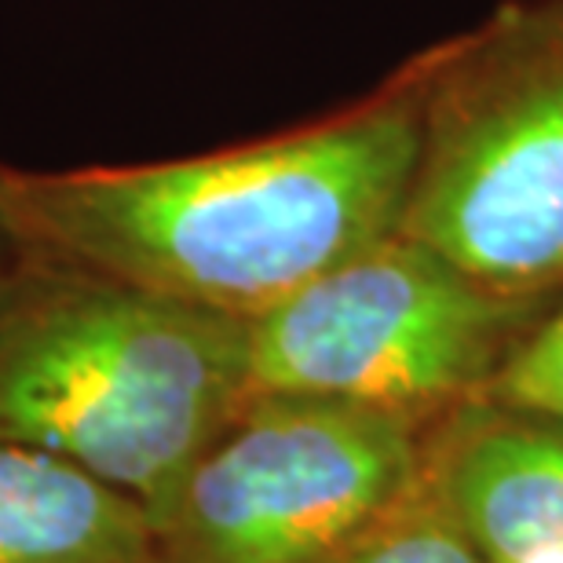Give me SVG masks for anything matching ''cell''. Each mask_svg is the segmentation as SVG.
I'll list each match as a JSON object with an SVG mask.
<instances>
[{
    "instance_id": "cell-10",
    "label": "cell",
    "mask_w": 563,
    "mask_h": 563,
    "mask_svg": "<svg viewBox=\"0 0 563 563\" xmlns=\"http://www.w3.org/2000/svg\"><path fill=\"white\" fill-rule=\"evenodd\" d=\"M0 242H8V239H4V231H0Z\"/></svg>"
},
{
    "instance_id": "cell-8",
    "label": "cell",
    "mask_w": 563,
    "mask_h": 563,
    "mask_svg": "<svg viewBox=\"0 0 563 563\" xmlns=\"http://www.w3.org/2000/svg\"><path fill=\"white\" fill-rule=\"evenodd\" d=\"M333 563H487L454 523L428 472L418 490L355 549Z\"/></svg>"
},
{
    "instance_id": "cell-6",
    "label": "cell",
    "mask_w": 563,
    "mask_h": 563,
    "mask_svg": "<svg viewBox=\"0 0 563 563\" xmlns=\"http://www.w3.org/2000/svg\"><path fill=\"white\" fill-rule=\"evenodd\" d=\"M424 472L487 563H563V421L476 396L424 446Z\"/></svg>"
},
{
    "instance_id": "cell-9",
    "label": "cell",
    "mask_w": 563,
    "mask_h": 563,
    "mask_svg": "<svg viewBox=\"0 0 563 563\" xmlns=\"http://www.w3.org/2000/svg\"><path fill=\"white\" fill-rule=\"evenodd\" d=\"M483 396L498 407L563 421V292L512 347Z\"/></svg>"
},
{
    "instance_id": "cell-2",
    "label": "cell",
    "mask_w": 563,
    "mask_h": 563,
    "mask_svg": "<svg viewBox=\"0 0 563 563\" xmlns=\"http://www.w3.org/2000/svg\"><path fill=\"white\" fill-rule=\"evenodd\" d=\"M250 399V322L26 256L0 275V439L157 516Z\"/></svg>"
},
{
    "instance_id": "cell-1",
    "label": "cell",
    "mask_w": 563,
    "mask_h": 563,
    "mask_svg": "<svg viewBox=\"0 0 563 563\" xmlns=\"http://www.w3.org/2000/svg\"><path fill=\"white\" fill-rule=\"evenodd\" d=\"M435 48L319 125L187 162L8 173L0 231L26 256L256 319L402 231Z\"/></svg>"
},
{
    "instance_id": "cell-7",
    "label": "cell",
    "mask_w": 563,
    "mask_h": 563,
    "mask_svg": "<svg viewBox=\"0 0 563 563\" xmlns=\"http://www.w3.org/2000/svg\"><path fill=\"white\" fill-rule=\"evenodd\" d=\"M0 563H157L154 516L74 461L0 439Z\"/></svg>"
},
{
    "instance_id": "cell-3",
    "label": "cell",
    "mask_w": 563,
    "mask_h": 563,
    "mask_svg": "<svg viewBox=\"0 0 563 563\" xmlns=\"http://www.w3.org/2000/svg\"><path fill=\"white\" fill-rule=\"evenodd\" d=\"M402 231L494 292H563V0L435 48Z\"/></svg>"
},
{
    "instance_id": "cell-4",
    "label": "cell",
    "mask_w": 563,
    "mask_h": 563,
    "mask_svg": "<svg viewBox=\"0 0 563 563\" xmlns=\"http://www.w3.org/2000/svg\"><path fill=\"white\" fill-rule=\"evenodd\" d=\"M553 300L487 289L407 231L250 319V396L435 421L487 391Z\"/></svg>"
},
{
    "instance_id": "cell-5",
    "label": "cell",
    "mask_w": 563,
    "mask_h": 563,
    "mask_svg": "<svg viewBox=\"0 0 563 563\" xmlns=\"http://www.w3.org/2000/svg\"><path fill=\"white\" fill-rule=\"evenodd\" d=\"M421 421L250 396L154 516L157 563H333L418 490Z\"/></svg>"
}]
</instances>
